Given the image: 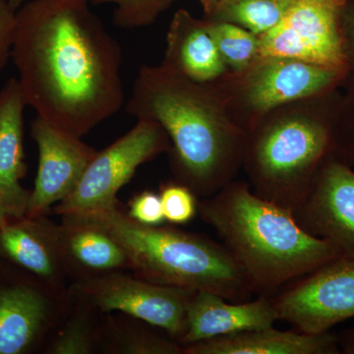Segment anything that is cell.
<instances>
[{"instance_id":"7","label":"cell","mask_w":354,"mask_h":354,"mask_svg":"<svg viewBox=\"0 0 354 354\" xmlns=\"http://www.w3.org/2000/svg\"><path fill=\"white\" fill-rule=\"evenodd\" d=\"M171 142L158 123L138 120L127 134L97 152L76 189L53 208L57 216L83 215L118 204V191L140 165L169 153Z\"/></svg>"},{"instance_id":"6","label":"cell","mask_w":354,"mask_h":354,"mask_svg":"<svg viewBox=\"0 0 354 354\" xmlns=\"http://www.w3.org/2000/svg\"><path fill=\"white\" fill-rule=\"evenodd\" d=\"M348 74L292 58L260 55L247 68L227 71L213 84L232 120L247 132L279 106L342 88Z\"/></svg>"},{"instance_id":"32","label":"cell","mask_w":354,"mask_h":354,"mask_svg":"<svg viewBox=\"0 0 354 354\" xmlns=\"http://www.w3.org/2000/svg\"><path fill=\"white\" fill-rule=\"evenodd\" d=\"M176 1L177 0H160V6H162L165 11ZM199 1L201 6H205V4L211 3V2L216 1V0H199Z\"/></svg>"},{"instance_id":"16","label":"cell","mask_w":354,"mask_h":354,"mask_svg":"<svg viewBox=\"0 0 354 354\" xmlns=\"http://www.w3.org/2000/svg\"><path fill=\"white\" fill-rule=\"evenodd\" d=\"M60 239L70 281L131 270L122 245L102 227L73 216H62Z\"/></svg>"},{"instance_id":"22","label":"cell","mask_w":354,"mask_h":354,"mask_svg":"<svg viewBox=\"0 0 354 354\" xmlns=\"http://www.w3.org/2000/svg\"><path fill=\"white\" fill-rule=\"evenodd\" d=\"M295 0H216L203 7V19L230 23L262 36L281 22Z\"/></svg>"},{"instance_id":"33","label":"cell","mask_w":354,"mask_h":354,"mask_svg":"<svg viewBox=\"0 0 354 354\" xmlns=\"http://www.w3.org/2000/svg\"><path fill=\"white\" fill-rule=\"evenodd\" d=\"M23 2H24V0H9L11 7L16 11L23 6Z\"/></svg>"},{"instance_id":"21","label":"cell","mask_w":354,"mask_h":354,"mask_svg":"<svg viewBox=\"0 0 354 354\" xmlns=\"http://www.w3.org/2000/svg\"><path fill=\"white\" fill-rule=\"evenodd\" d=\"M70 293V292H69ZM71 295L67 311L51 332L41 353H97L102 313L81 298Z\"/></svg>"},{"instance_id":"13","label":"cell","mask_w":354,"mask_h":354,"mask_svg":"<svg viewBox=\"0 0 354 354\" xmlns=\"http://www.w3.org/2000/svg\"><path fill=\"white\" fill-rule=\"evenodd\" d=\"M31 134L38 146L39 169L25 216L35 218L48 215L55 203L74 192L97 151L39 116L32 120Z\"/></svg>"},{"instance_id":"14","label":"cell","mask_w":354,"mask_h":354,"mask_svg":"<svg viewBox=\"0 0 354 354\" xmlns=\"http://www.w3.org/2000/svg\"><path fill=\"white\" fill-rule=\"evenodd\" d=\"M0 261L17 268L53 290L67 291L70 276L60 228L46 216H23L0 227Z\"/></svg>"},{"instance_id":"5","label":"cell","mask_w":354,"mask_h":354,"mask_svg":"<svg viewBox=\"0 0 354 354\" xmlns=\"http://www.w3.org/2000/svg\"><path fill=\"white\" fill-rule=\"evenodd\" d=\"M76 218L113 235L127 251L134 274L160 285L216 293L232 302L247 301L252 288L223 244L171 227L133 221L120 203Z\"/></svg>"},{"instance_id":"15","label":"cell","mask_w":354,"mask_h":354,"mask_svg":"<svg viewBox=\"0 0 354 354\" xmlns=\"http://www.w3.org/2000/svg\"><path fill=\"white\" fill-rule=\"evenodd\" d=\"M279 321L272 297L261 295L252 301L232 302L216 293L196 290L191 297L181 346L214 337L263 329Z\"/></svg>"},{"instance_id":"27","label":"cell","mask_w":354,"mask_h":354,"mask_svg":"<svg viewBox=\"0 0 354 354\" xmlns=\"http://www.w3.org/2000/svg\"><path fill=\"white\" fill-rule=\"evenodd\" d=\"M127 215L141 225L149 227L162 225L165 218L160 194L145 190L135 195L130 200Z\"/></svg>"},{"instance_id":"2","label":"cell","mask_w":354,"mask_h":354,"mask_svg":"<svg viewBox=\"0 0 354 354\" xmlns=\"http://www.w3.org/2000/svg\"><path fill=\"white\" fill-rule=\"evenodd\" d=\"M125 111L165 130L174 180L197 197L216 194L242 169L247 132L232 120L213 83L195 82L162 64L143 65Z\"/></svg>"},{"instance_id":"31","label":"cell","mask_w":354,"mask_h":354,"mask_svg":"<svg viewBox=\"0 0 354 354\" xmlns=\"http://www.w3.org/2000/svg\"><path fill=\"white\" fill-rule=\"evenodd\" d=\"M14 218H19V216L9 206L8 203L3 198L0 197V227Z\"/></svg>"},{"instance_id":"29","label":"cell","mask_w":354,"mask_h":354,"mask_svg":"<svg viewBox=\"0 0 354 354\" xmlns=\"http://www.w3.org/2000/svg\"><path fill=\"white\" fill-rule=\"evenodd\" d=\"M341 30L349 72H354V0H348L342 8Z\"/></svg>"},{"instance_id":"24","label":"cell","mask_w":354,"mask_h":354,"mask_svg":"<svg viewBox=\"0 0 354 354\" xmlns=\"http://www.w3.org/2000/svg\"><path fill=\"white\" fill-rule=\"evenodd\" d=\"M342 92L335 129L334 156L354 169V72H349Z\"/></svg>"},{"instance_id":"9","label":"cell","mask_w":354,"mask_h":354,"mask_svg":"<svg viewBox=\"0 0 354 354\" xmlns=\"http://www.w3.org/2000/svg\"><path fill=\"white\" fill-rule=\"evenodd\" d=\"M70 300L69 290H53L0 261V354L41 353Z\"/></svg>"},{"instance_id":"1","label":"cell","mask_w":354,"mask_h":354,"mask_svg":"<svg viewBox=\"0 0 354 354\" xmlns=\"http://www.w3.org/2000/svg\"><path fill=\"white\" fill-rule=\"evenodd\" d=\"M11 57L27 106L76 136L124 104L121 48L90 0H31L21 6Z\"/></svg>"},{"instance_id":"28","label":"cell","mask_w":354,"mask_h":354,"mask_svg":"<svg viewBox=\"0 0 354 354\" xmlns=\"http://www.w3.org/2000/svg\"><path fill=\"white\" fill-rule=\"evenodd\" d=\"M15 27L16 10L9 0H0V72L11 57Z\"/></svg>"},{"instance_id":"19","label":"cell","mask_w":354,"mask_h":354,"mask_svg":"<svg viewBox=\"0 0 354 354\" xmlns=\"http://www.w3.org/2000/svg\"><path fill=\"white\" fill-rule=\"evenodd\" d=\"M162 65L199 83L215 82L228 71L202 18L197 19L185 9L172 17Z\"/></svg>"},{"instance_id":"11","label":"cell","mask_w":354,"mask_h":354,"mask_svg":"<svg viewBox=\"0 0 354 354\" xmlns=\"http://www.w3.org/2000/svg\"><path fill=\"white\" fill-rule=\"evenodd\" d=\"M279 320L306 334L330 332L354 319V259L337 257L272 297Z\"/></svg>"},{"instance_id":"18","label":"cell","mask_w":354,"mask_h":354,"mask_svg":"<svg viewBox=\"0 0 354 354\" xmlns=\"http://www.w3.org/2000/svg\"><path fill=\"white\" fill-rule=\"evenodd\" d=\"M339 337L330 332L306 334L274 326L243 330L183 346V354H337Z\"/></svg>"},{"instance_id":"12","label":"cell","mask_w":354,"mask_h":354,"mask_svg":"<svg viewBox=\"0 0 354 354\" xmlns=\"http://www.w3.org/2000/svg\"><path fill=\"white\" fill-rule=\"evenodd\" d=\"M307 234L327 242L339 257L354 259V169L334 155L317 172L293 213Z\"/></svg>"},{"instance_id":"17","label":"cell","mask_w":354,"mask_h":354,"mask_svg":"<svg viewBox=\"0 0 354 354\" xmlns=\"http://www.w3.org/2000/svg\"><path fill=\"white\" fill-rule=\"evenodd\" d=\"M18 79L0 88V197L19 216H25L31 191L21 184L27 172L24 156V109Z\"/></svg>"},{"instance_id":"8","label":"cell","mask_w":354,"mask_h":354,"mask_svg":"<svg viewBox=\"0 0 354 354\" xmlns=\"http://www.w3.org/2000/svg\"><path fill=\"white\" fill-rule=\"evenodd\" d=\"M124 272L77 279L70 283L69 292L100 313L134 317L178 342L185 333L188 304L196 290L151 283Z\"/></svg>"},{"instance_id":"25","label":"cell","mask_w":354,"mask_h":354,"mask_svg":"<svg viewBox=\"0 0 354 354\" xmlns=\"http://www.w3.org/2000/svg\"><path fill=\"white\" fill-rule=\"evenodd\" d=\"M95 6L113 4V23L122 29L150 26L164 12L160 0H90Z\"/></svg>"},{"instance_id":"20","label":"cell","mask_w":354,"mask_h":354,"mask_svg":"<svg viewBox=\"0 0 354 354\" xmlns=\"http://www.w3.org/2000/svg\"><path fill=\"white\" fill-rule=\"evenodd\" d=\"M155 329L158 328L127 314H102L97 353L183 354L176 339Z\"/></svg>"},{"instance_id":"10","label":"cell","mask_w":354,"mask_h":354,"mask_svg":"<svg viewBox=\"0 0 354 354\" xmlns=\"http://www.w3.org/2000/svg\"><path fill=\"white\" fill-rule=\"evenodd\" d=\"M346 1L295 0L281 22L259 37L260 55L349 72L341 30Z\"/></svg>"},{"instance_id":"30","label":"cell","mask_w":354,"mask_h":354,"mask_svg":"<svg viewBox=\"0 0 354 354\" xmlns=\"http://www.w3.org/2000/svg\"><path fill=\"white\" fill-rule=\"evenodd\" d=\"M339 337V346L341 353L354 354V329L346 330Z\"/></svg>"},{"instance_id":"26","label":"cell","mask_w":354,"mask_h":354,"mask_svg":"<svg viewBox=\"0 0 354 354\" xmlns=\"http://www.w3.org/2000/svg\"><path fill=\"white\" fill-rule=\"evenodd\" d=\"M160 201L165 221L171 225H186L198 214L197 195L187 186L174 180L162 184Z\"/></svg>"},{"instance_id":"3","label":"cell","mask_w":354,"mask_h":354,"mask_svg":"<svg viewBox=\"0 0 354 354\" xmlns=\"http://www.w3.org/2000/svg\"><path fill=\"white\" fill-rule=\"evenodd\" d=\"M198 214L216 230L253 292L269 295L339 257L307 234L290 211L263 199L246 181L232 180L204 198Z\"/></svg>"},{"instance_id":"23","label":"cell","mask_w":354,"mask_h":354,"mask_svg":"<svg viewBox=\"0 0 354 354\" xmlns=\"http://www.w3.org/2000/svg\"><path fill=\"white\" fill-rule=\"evenodd\" d=\"M202 20L228 71L245 69L260 57L257 35L230 23Z\"/></svg>"},{"instance_id":"4","label":"cell","mask_w":354,"mask_h":354,"mask_svg":"<svg viewBox=\"0 0 354 354\" xmlns=\"http://www.w3.org/2000/svg\"><path fill=\"white\" fill-rule=\"evenodd\" d=\"M342 88L274 109L247 131L242 169L258 196L295 213L334 155Z\"/></svg>"}]
</instances>
